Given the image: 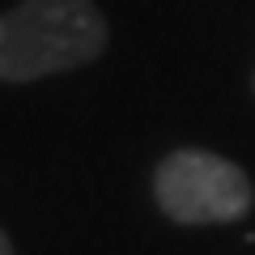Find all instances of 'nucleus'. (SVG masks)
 <instances>
[{
  "label": "nucleus",
  "instance_id": "4",
  "mask_svg": "<svg viewBox=\"0 0 255 255\" xmlns=\"http://www.w3.org/2000/svg\"><path fill=\"white\" fill-rule=\"evenodd\" d=\"M251 90H255V73H251Z\"/></svg>",
  "mask_w": 255,
  "mask_h": 255
},
{
  "label": "nucleus",
  "instance_id": "2",
  "mask_svg": "<svg viewBox=\"0 0 255 255\" xmlns=\"http://www.w3.org/2000/svg\"><path fill=\"white\" fill-rule=\"evenodd\" d=\"M153 200L174 226H230L255 204L251 174L209 149H174L153 170Z\"/></svg>",
  "mask_w": 255,
  "mask_h": 255
},
{
  "label": "nucleus",
  "instance_id": "3",
  "mask_svg": "<svg viewBox=\"0 0 255 255\" xmlns=\"http://www.w3.org/2000/svg\"><path fill=\"white\" fill-rule=\"evenodd\" d=\"M0 255H17V251H13V238L4 234V230H0Z\"/></svg>",
  "mask_w": 255,
  "mask_h": 255
},
{
  "label": "nucleus",
  "instance_id": "1",
  "mask_svg": "<svg viewBox=\"0 0 255 255\" xmlns=\"http://www.w3.org/2000/svg\"><path fill=\"white\" fill-rule=\"evenodd\" d=\"M111 26L94 0H17L0 13V81L26 85L94 64Z\"/></svg>",
  "mask_w": 255,
  "mask_h": 255
}]
</instances>
